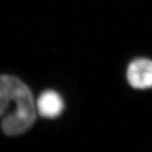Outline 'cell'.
<instances>
[{
	"mask_svg": "<svg viewBox=\"0 0 152 152\" xmlns=\"http://www.w3.org/2000/svg\"><path fill=\"white\" fill-rule=\"evenodd\" d=\"M12 102L15 104V108L3 118L1 127L7 135H20L34 124L37 110L31 90L19 79L15 87Z\"/></svg>",
	"mask_w": 152,
	"mask_h": 152,
	"instance_id": "1",
	"label": "cell"
},
{
	"mask_svg": "<svg viewBox=\"0 0 152 152\" xmlns=\"http://www.w3.org/2000/svg\"><path fill=\"white\" fill-rule=\"evenodd\" d=\"M127 80L131 86L145 90L152 88V61L137 58L132 61L127 69Z\"/></svg>",
	"mask_w": 152,
	"mask_h": 152,
	"instance_id": "2",
	"label": "cell"
},
{
	"mask_svg": "<svg viewBox=\"0 0 152 152\" xmlns=\"http://www.w3.org/2000/svg\"><path fill=\"white\" fill-rule=\"evenodd\" d=\"M37 110L45 118H56L64 109V102L59 94L52 90L45 91L37 101Z\"/></svg>",
	"mask_w": 152,
	"mask_h": 152,
	"instance_id": "3",
	"label": "cell"
},
{
	"mask_svg": "<svg viewBox=\"0 0 152 152\" xmlns=\"http://www.w3.org/2000/svg\"><path fill=\"white\" fill-rule=\"evenodd\" d=\"M18 78L12 75H0V117L8 111L13 101L15 87Z\"/></svg>",
	"mask_w": 152,
	"mask_h": 152,
	"instance_id": "4",
	"label": "cell"
}]
</instances>
